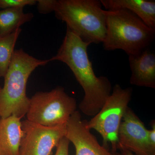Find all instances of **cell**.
I'll return each instance as SVG.
<instances>
[{
	"label": "cell",
	"mask_w": 155,
	"mask_h": 155,
	"mask_svg": "<svg viewBox=\"0 0 155 155\" xmlns=\"http://www.w3.org/2000/svg\"><path fill=\"white\" fill-rule=\"evenodd\" d=\"M70 142L65 137L59 142L54 155H69V145Z\"/></svg>",
	"instance_id": "e0dca14e"
},
{
	"label": "cell",
	"mask_w": 155,
	"mask_h": 155,
	"mask_svg": "<svg viewBox=\"0 0 155 155\" xmlns=\"http://www.w3.org/2000/svg\"><path fill=\"white\" fill-rule=\"evenodd\" d=\"M58 0H37V8L39 13L48 14L54 12Z\"/></svg>",
	"instance_id": "2e32d148"
},
{
	"label": "cell",
	"mask_w": 155,
	"mask_h": 155,
	"mask_svg": "<svg viewBox=\"0 0 155 155\" xmlns=\"http://www.w3.org/2000/svg\"><path fill=\"white\" fill-rule=\"evenodd\" d=\"M98 0H58L55 15L87 43H102L107 32L105 10Z\"/></svg>",
	"instance_id": "277c9868"
},
{
	"label": "cell",
	"mask_w": 155,
	"mask_h": 155,
	"mask_svg": "<svg viewBox=\"0 0 155 155\" xmlns=\"http://www.w3.org/2000/svg\"><path fill=\"white\" fill-rule=\"evenodd\" d=\"M76 108L75 99L58 86L51 91L37 92L29 98L26 119L48 127L66 125Z\"/></svg>",
	"instance_id": "5b68a950"
},
{
	"label": "cell",
	"mask_w": 155,
	"mask_h": 155,
	"mask_svg": "<svg viewBox=\"0 0 155 155\" xmlns=\"http://www.w3.org/2000/svg\"><path fill=\"white\" fill-rule=\"evenodd\" d=\"M131 75L130 82L139 87L155 88V53L150 48L128 56Z\"/></svg>",
	"instance_id": "30bf717a"
},
{
	"label": "cell",
	"mask_w": 155,
	"mask_h": 155,
	"mask_svg": "<svg viewBox=\"0 0 155 155\" xmlns=\"http://www.w3.org/2000/svg\"><path fill=\"white\" fill-rule=\"evenodd\" d=\"M107 11L125 9L135 14L155 30V1L149 0H101Z\"/></svg>",
	"instance_id": "7c38bea8"
},
{
	"label": "cell",
	"mask_w": 155,
	"mask_h": 155,
	"mask_svg": "<svg viewBox=\"0 0 155 155\" xmlns=\"http://www.w3.org/2000/svg\"><path fill=\"white\" fill-rule=\"evenodd\" d=\"M90 45L67 28L57 54L48 60L61 61L71 69L84 92L79 109L86 116L93 117L111 94L112 87L109 78L95 74L87 53Z\"/></svg>",
	"instance_id": "6da1fadb"
},
{
	"label": "cell",
	"mask_w": 155,
	"mask_h": 155,
	"mask_svg": "<svg viewBox=\"0 0 155 155\" xmlns=\"http://www.w3.org/2000/svg\"><path fill=\"white\" fill-rule=\"evenodd\" d=\"M21 118H0V155H19L23 137Z\"/></svg>",
	"instance_id": "8fae6325"
},
{
	"label": "cell",
	"mask_w": 155,
	"mask_h": 155,
	"mask_svg": "<svg viewBox=\"0 0 155 155\" xmlns=\"http://www.w3.org/2000/svg\"><path fill=\"white\" fill-rule=\"evenodd\" d=\"M131 87L123 88L116 84L98 113L89 121L85 120V126L94 129L101 136L104 146L110 144L112 152H116L120 125L132 96Z\"/></svg>",
	"instance_id": "8992f818"
},
{
	"label": "cell",
	"mask_w": 155,
	"mask_h": 155,
	"mask_svg": "<svg viewBox=\"0 0 155 155\" xmlns=\"http://www.w3.org/2000/svg\"><path fill=\"white\" fill-rule=\"evenodd\" d=\"M113 153L114 155H136L127 150H120V152H117L116 151V152Z\"/></svg>",
	"instance_id": "d6986e66"
},
{
	"label": "cell",
	"mask_w": 155,
	"mask_h": 155,
	"mask_svg": "<svg viewBox=\"0 0 155 155\" xmlns=\"http://www.w3.org/2000/svg\"><path fill=\"white\" fill-rule=\"evenodd\" d=\"M36 4L37 0H0V8H23Z\"/></svg>",
	"instance_id": "9a60e30c"
},
{
	"label": "cell",
	"mask_w": 155,
	"mask_h": 155,
	"mask_svg": "<svg viewBox=\"0 0 155 155\" xmlns=\"http://www.w3.org/2000/svg\"><path fill=\"white\" fill-rule=\"evenodd\" d=\"M148 132L143 122L128 107L118 131L117 150H127L136 155H155Z\"/></svg>",
	"instance_id": "ba28073f"
},
{
	"label": "cell",
	"mask_w": 155,
	"mask_h": 155,
	"mask_svg": "<svg viewBox=\"0 0 155 155\" xmlns=\"http://www.w3.org/2000/svg\"><path fill=\"white\" fill-rule=\"evenodd\" d=\"M105 14L107 32L102 43L105 51L122 50L128 56L135 55L153 42L155 30L130 11L105 10Z\"/></svg>",
	"instance_id": "3957f363"
},
{
	"label": "cell",
	"mask_w": 155,
	"mask_h": 155,
	"mask_svg": "<svg viewBox=\"0 0 155 155\" xmlns=\"http://www.w3.org/2000/svg\"><path fill=\"white\" fill-rule=\"evenodd\" d=\"M21 31L20 28L9 34L0 35V78L5 76Z\"/></svg>",
	"instance_id": "5bb4252c"
},
{
	"label": "cell",
	"mask_w": 155,
	"mask_h": 155,
	"mask_svg": "<svg viewBox=\"0 0 155 155\" xmlns=\"http://www.w3.org/2000/svg\"><path fill=\"white\" fill-rule=\"evenodd\" d=\"M152 129L148 130V139L151 147L155 150V122L153 121L151 123Z\"/></svg>",
	"instance_id": "ac0fdd59"
},
{
	"label": "cell",
	"mask_w": 155,
	"mask_h": 155,
	"mask_svg": "<svg viewBox=\"0 0 155 155\" xmlns=\"http://www.w3.org/2000/svg\"><path fill=\"white\" fill-rule=\"evenodd\" d=\"M22 127L19 155H52L66 133V124L48 127L25 119L22 121Z\"/></svg>",
	"instance_id": "52a82bcc"
},
{
	"label": "cell",
	"mask_w": 155,
	"mask_h": 155,
	"mask_svg": "<svg viewBox=\"0 0 155 155\" xmlns=\"http://www.w3.org/2000/svg\"><path fill=\"white\" fill-rule=\"evenodd\" d=\"M49 62L30 55L22 48L14 50L4 85L0 87V118L15 116L22 119L26 116L29 105L26 94L28 78L37 68Z\"/></svg>",
	"instance_id": "7a4b0ae2"
},
{
	"label": "cell",
	"mask_w": 155,
	"mask_h": 155,
	"mask_svg": "<svg viewBox=\"0 0 155 155\" xmlns=\"http://www.w3.org/2000/svg\"><path fill=\"white\" fill-rule=\"evenodd\" d=\"M31 13H24L23 8H8L0 11V35L12 33L33 19Z\"/></svg>",
	"instance_id": "4fadbf2b"
},
{
	"label": "cell",
	"mask_w": 155,
	"mask_h": 155,
	"mask_svg": "<svg viewBox=\"0 0 155 155\" xmlns=\"http://www.w3.org/2000/svg\"><path fill=\"white\" fill-rule=\"evenodd\" d=\"M85 126L79 111L72 114L66 124L65 137L72 143L75 155H114L105 147L101 145L96 137Z\"/></svg>",
	"instance_id": "9c48e42d"
}]
</instances>
